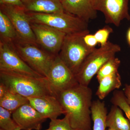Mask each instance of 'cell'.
Instances as JSON below:
<instances>
[{
	"mask_svg": "<svg viewBox=\"0 0 130 130\" xmlns=\"http://www.w3.org/2000/svg\"><path fill=\"white\" fill-rule=\"evenodd\" d=\"M0 41L11 44L18 41L17 32L11 22L0 11Z\"/></svg>",
	"mask_w": 130,
	"mask_h": 130,
	"instance_id": "19",
	"label": "cell"
},
{
	"mask_svg": "<svg viewBox=\"0 0 130 130\" xmlns=\"http://www.w3.org/2000/svg\"><path fill=\"white\" fill-rule=\"evenodd\" d=\"M51 130V129H50L49 128H48V129H47L46 130Z\"/></svg>",
	"mask_w": 130,
	"mask_h": 130,
	"instance_id": "33",
	"label": "cell"
},
{
	"mask_svg": "<svg viewBox=\"0 0 130 130\" xmlns=\"http://www.w3.org/2000/svg\"><path fill=\"white\" fill-rule=\"evenodd\" d=\"M113 31V30L109 26H106L98 30L94 34L98 43L100 44L101 46L107 44L109 35Z\"/></svg>",
	"mask_w": 130,
	"mask_h": 130,
	"instance_id": "25",
	"label": "cell"
},
{
	"mask_svg": "<svg viewBox=\"0 0 130 130\" xmlns=\"http://www.w3.org/2000/svg\"><path fill=\"white\" fill-rule=\"evenodd\" d=\"M27 13L31 23L46 25L67 35L88 29V23L65 11L61 13L49 14Z\"/></svg>",
	"mask_w": 130,
	"mask_h": 130,
	"instance_id": "6",
	"label": "cell"
},
{
	"mask_svg": "<svg viewBox=\"0 0 130 130\" xmlns=\"http://www.w3.org/2000/svg\"><path fill=\"white\" fill-rule=\"evenodd\" d=\"M11 112L0 106V128L4 130H13L19 127L12 117Z\"/></svg>",
	"mask_w": 130,
	"mask_h": 130,
	"instance_id": "22",
	"label": "cell"
},
{
	"mask_svg": "<svg viewBox=\"0 0 130 130\" xmlns=\"http://www.w3.org/2000/svg\"><path fill=\"white\" fill-rule=\"evenodd\" d=\"M89 32L88 29L67 35L59 54L61 59L75 76L86 58L95 48L88 46L84 41V36Z\"/></svg>",
	"mask_w": 130,
	"mask_h": 130,
	"instance_id": "3",
	"label": "cell"
},
{
	"mask_svg": "<svg viewBox=\"0 0 130 130\" xmlns=\"http://www.w3.org/2000/svg\"><path fill=\"white\" fill-rule=\"evenodd\" d=\"M93 92L88 86L78 83L57 94L64 115L76 130H91Z\"/></svg>",
	"mask_w": 130,
	"mask_h": 130,
	"instance_id": "1",
	"label": "cell"
},
{
	"mask_svg": "<svg viewBox=\"0 0 130 130\" xmlns=\"http://www.w3.org/2000/svg\"><path fill=\"white\" fill-rule=\"evenodd\" d=\"M29 103L27 98L8 90L5 95L0 98V106L12 113L20 107Z\"/></svg>",
	"mask_w": 130,
	"mask_h": 130,
	"instance_id": "20",
	"label": "cell"
},
{
	"mask_svg": "<svg viewBox=\"0 0 130 130\" xmlns=\"http://www.w3.org/2000/svg\"><path fill=\"white\" fill-rule=\"evenodd\" d=\"M0 3L23 7L22 0H0Z\"/></svg>",
	"mask_w": 130,
	"mask_h": 130,
	"instance_id": "27",
	"label": "cell"
},
{
	"mask_svg": "<svg viewBox=\"0 0 130 130\" xmlns=\"http://www.w3.org/2000/svg\"><path fill=\"white\" fill-rule=\"evenodd\" d=\"M0 71L12 72L36 77H44L27 64L11 44L1 41H0Z\"/></svg>",
	"mask_w": 130,
	"mask_h": 130,
	"instance_id": "9",
	"label": "cell"
},
{
	"mask_svg": "<svg viewBox=\"0 0 130 130\" xmlns=\"http://www.w3.org/2000/svg\"><path fill=\"white\" fill-rule=\"evenodd\" d=\"M99 83L96 95L100 100H103L112 91L121 87V76L118 72L103 78Z\"/></svg>",
	"mask_w": 130,
	"mask_h": 130,
	"instance_id": "17",
	"label": "cell"
},
{
	"mask_svg": "<svg viewBox=\"0 0 130 130\" xmlns=\"http://www.w3.org/2000/svg\"><path fill=\"white\" fill-rule=\"evenodd\" d=\"M60 1H61V2H62V1H63V0H60Z\"/></svg>",
	"mask_w": 130,
	"mask_h": 130,
	"instance_id": "34",
	"label": "cell"
},
{
	"mask_svg": "<svg viewBox=\"0 0 130 130\" xmlns=\"http://www.w3.org/2000/svg\"><path fill=\"white\" fill-rule=\"evenodd\" d=\"M0 83L7 90L26 98L56 96L46 77H36L12 72L0 71Z\"/></svg>",
	"mask_w": 130,
	"mask_h": 130,
	"instance_id": "2",
	"label": "cell"
},
{
	"mask_svg": "<svg viewBox=\"0 0 130 130\" xmlns=\"http://www.w3.org/2000/svg\"><path fill=\"white\" fill-rule=\"evenodd\" d=\"M12 117L23 130H40L46 119L29 103L20 107L12 113Z\"/></svg>",
	"mask_w": 130,
	"mask_h": 130,
	"instance_id": "12",
	"label": "cell"
},
{
	"mask_svg": "<svg viewBox=\"0 0 130 130\" xmlns=\"http://www.w3.org/2000/svg\"><path fill=\"white\" fill-rule=\"evenodd\" d=\"M0 11L11 22L18 34L19 41L39 46L31 26L29 15L23 7L1 4Z\"/></svg>",
	"mask_w": 130,
	"mask_h": 130,
	"instance_id": "7",
	"label": "cell"
},
{
	"mask_svg": "<svg viewBox=\"0 0 130 130\" xmlns=\"http://www.w3.org/2000/svg\"><path fill=\"white\" fill-rule=\"evenodd\" d=\"M37 44L48 53L59 55L67 34L44 24L31 23Z\"/></svg>",
	"mask_w": 130,
	"mask_h": 130,
	"instance_id": "8",
	"label": "cell"
},
{
	"mask_svg": "<svg viewBox=\"0 0 130 130\" xmlns=\"http://www.w3.org/2000/svg\"><path fill=\"white\" fill-rule=\"evenodd\" d=\"M126 39L128 44L130 46V28L128 30L126 33Z\"/></svg>",
	"mask_w": 130,
	"mask_h": 130,
	"instance_id": "30",
	"label": "cell"
},
{
	"mask_svg": "<svg viewBox=\"0 0 130 130\" xmlns=\"http://www.w3.org/2000/svg\"><path fill=\"white\" fill-rule=\"evenodd\" d=\"M49 128L51 130H76L72 127L66 116L62 119L51 120Z\"/></svg>",
	"mask_w": 130,
	"mask_h": 130,
	"instance_id": "24",
	"label": "cell"
},
{
	"mask_svg": "<svg viewBox=\"0 0 130 130\" xmlns=\"http://www.w3.org/2000/svg\"><path fill=\"white\" fill-rule=\"evenodd\" d=\"M28 98L30 104L46 119H54L64 114V110L57 96L47 95Z\"/></svg>",
	"mask_w": 130,
	"mask_h": 130,
	"instance_id": "13",
	"label": "cell"
},
{
	"mask_svg": "<svg viewBox=\"0 0 130 130\" xmlns=\"http://www.w3.org/2000/svg\"><path fill=\"white\" fill-rule=\"evenodd\" d=\"M106 130H113V129H111V128H108V129H107Z\"/></svg>",
	"mask_w": 130,
	"mask_h": 130,
	"instance_id": "32",
	"label": "cell"
},
{
	"mask_svg": "<svg viewBox=\"0 0 130 130\" xmlns=\"http://www.w3.org/2000/svg\"><path fill=\"white\" fill-rule=\"evenodd\" d=\"M65 12L87 23L97 17V11L93 7L92 0H63L61 2Z\"/></svg>",
	"mask_w": 130,
	"mask_h": 130,
	"instance_id": "14",
	"label": "cell"
},
{
	"mask_svg": "<svg viewBox=\"0 0 130 130\" xmlns=\"http://www.w3.org/2000/svg\"><path fill=\"white\" fill-rule=\"evenodd\" d=\"M84 41L88 46L95 48L98 42L96 39L94 35L87 33L84 37Z\"/></svg>",
	"mask_w": 130,
	"mask_h": 130,
	"instance_id": "26",
	"label": "cell"
},
{
	"mask_svg": "<svg viewBox=\"0 0 130 130\" xmlns=\"http://www.w3.org/2000/svg\"><path fill=\"white\" fill-rule=\"evenodd\" d=\"M129 0H92L94 8L102 12L105 22L119 26L123 20H130L128 12Z\"/></svg>",
	"mask_w": 130,
	"mask_h": 130,
	"instance_id": "10",
	"label": "cell"
},
{
	"mask_svg": "<svg viewBox=\"0 0 130 130\" xmlns=\"http://www.w3.org/2000/svg\"><path fill=\"white\" fill-rule=\"evenodd\" d=\"M11 44L21 59L31 68L47 78L56 55L48 53L39 46L19 40Z\"/></svg>",
	"mask_w": 130,
	"mask_h": 130,
	"instance_id": "5",
	"label": "cell"
},
{
	"mask_svg": "<svg viewBox=\"0 0 130 130\" xmlns=\"http://www.w3.org/2000/svg\"><path fill=\"white\" fill-rule=\"evenodd\" d=\"M13 130H21V128H20L19 127H17V128H16V129H14Z\"/></svg>",
	"mask_w": 130,
	"mask_h": 130,
	"instance_id": "31",
	"label": "cell"
},
{
	"mask_svg": "<svg viewBox=\"0 0 130 130\" xmlns=\"http://www.w3.org/2000/svg\"><path fill=\"white\" fill-rule=\"evenodd\" d=\"M107 127L114 130H130V122L123 115V111L119 107L113 105L106 120Z\"/></svg>",
	"mask_w": 130,
	"mask_h": 130,
	"instance_id": "16",
	"label": "cell"
},
{
	"mask_svg": "<svg viewBox=\"0 0 130 130\" xmlns=\"http://www.w3.org/2000/svg\"><path fill=\"white\" fill-rule=\"evenodd\" d=\"M124 93L126 101L130 106V84H126L124 89Z\"/></svg>",
	"mask_w": 130,
	"mask_h": 130,
	"instance_id": "28",
	"label": "cell"
},
{
	"mask_svg": "<svg viewBox=\"0 0 130 130\" xmlns=\"http://www.w3.org/2000/svg\"><path fill=\"white\" fill-rule=\"evenodd\" d=\"M111 102L113 105L119 107L122 109L130 122V106L126 101L124 92L121 91H115L114 92Z\"/></svg>",
	"mask_w": 130,
	"mask_h": 130,
	"instance_id": "23",
	"label": "cell"
},
{
	"mask_svg": "<svg viewBox=\"0 0 130 130\" xmlns=\"http://www.w3.org/2000/svg\"><path fill=\"white\" fill-rule=\"evenodd\" d=\"M6 88L2 84L0 83V98L5 95L7 91Z\"/></svg>",
	"mask_w": 130,
	"mask_h": 130,
	"instance_id": "29",
	"label": "cell"
},
{
	"mask_svg": "<svg viewBox=\"0 0 130 130\" xmlns=\"http://www.w3.org/2000/svg\"><path fill=\"white\" fill-rule=\"evenodd\" d=\"M121 61L119 58L114 57L110 59L101 67L96 74L98 82L103 78L118 72Z\"/></svg>",
	"mask_w": 130,
	"mask_h": 130,
	"instance_id": "21",
	"label": "cell"
},
{
	"mask_svg": "<svg viewBox=\"0 0 130 130\" xmlns=\"http://www.w3.org/2000/svg\"><path fill=\"white\" fill-rule=\"evenodd\" d=\"M22 2L27 12L49 14L65 12L60 0H22Z\"/></svg>",
	"mask_w": 130,
	"mask_h": 130,
	"instance_id": "15",
	"label": "cell"
},
{
	"mask_svg": "<svg viewBox=\"0 0 130 130\" xmlns=\"http://www.w3.org/2000/svg\"><path fill=\"white\" fill-rule=\"evenodd\" d=\"M93 130H106L107 110L105 103L100 100L94 101L91 108Z\"/></svg>",
	"mask_w": 130,
	"mask_h": 130,
	"instance_id": "18",
	"label": "cell"
},
{
	"mask_svg": "<svg viewBox=\"0 0 130 130\" xmlns=\"http://www.w3.org/2000/svg\"><path fill=\"white\" fill-rule=\"evenodd\" d=\"M121 50L119 45L109 41L104 46L95 48L86 58L75 75L78 83L88 86L91 80L101 67L110 59L115 57Z\"/></svg>",
	"mask_w": 130,
	"mask_h": 130,
	"instance_id": "4",
	"label": "cell"
},
{
	"mask_svg": "<svg viewBox=\"0 0 130 130\" xmlns=\"http://www.w3.org/2000/svg\"><path fill=\"white\" fill-rule=\"evenodd\" d=\"M47 78L56 96L58 93L78 83L75 75L61 59L59 55L55 58Z\"/></svg>",
	"mask_w": 130,
	"mask_h": 130,
	"instance_id": "11",
	"label": "cell"
}]
</instances>
